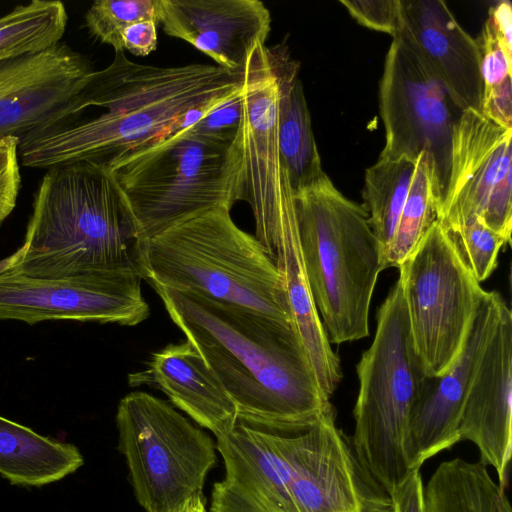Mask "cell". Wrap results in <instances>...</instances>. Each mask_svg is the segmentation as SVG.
Returning <instances> with one entry per match:
<instances>
[{
    "label": "cell",
    "mask_w": 512,
    "mask_h": 512,
    "mask_svg": "<svg viewBox=\"0 0 512 512\" xmlns=\"http://www.w3.org/2000/svg\"><path fill=\"white\" fill-rule=\"evenodd\" d=\"M483 94L480 112L493 122L512 128V45L486 19L480 38Z\"/></svg>",
    "instance_id": "27"
},
{
    "label": "cell",
    "mask_w": 512,
    "mask_h": 512,
    "mask_svg": "<svg viewBox=\"0 0 512 512\" xmlns=\"http://www.w3.org/2000/svg\"><path fill=\"white\" fill-rule=\"evenodd\" d=\"M142 21L159 23L158 0H97L85 15L89 32L114 51H123L121 32Z\"/></svg>",
    "instance_id": "30"
},
{
    "label": "cell",
    "mask_w": 512,
    "mask_h": 512,
    "mask_svg": "<svg viewBox=\"0 0 512 512\" xmlns=\"http://www.w3.org/2000/svg\"><path fill=\"white\" fill-rule=\"evenodd\" d=\"M129 384L161 390L215 437L228 431L238 416L235 403L187 339L153 353L144 370L129 376Z\"/></svg>",
    "instance_id": "21"
},
{
    "label": "cell",
    "mask_w": 512,
    "mask_h": 512,
    "mask_svg": "<svg viewBox=\"0 0 512 512\" xmlns=\"http://www.w3.org/2000/svg\"><path fill=\"white\" fill-rule=\"evenodd\" d=\"M378 96L385 129L378 158L424 155L438 215L448 186L453 131L463 110L397 36L385 56Z\"/></svg>",
    "instance_id": "11"
},
{
    "label": "cell",
    "mask_w": 512,
    "mask_h": 512,
    "mask_svg": "<svg viewBox=\"0 0 512 512\" xmlns=\"http://www.w3.org/2000/svg\"><path fill=\"white\" fill-rule=\"evenodd\" d=\"M19 139H0V226L16 206L20 189Z\"/></svg>",
    "instance_id": "33"
},
{
    "label": "cell",
    "mask_w": 512,
    "mask_h": 512,
    "mask_svg": "<svg viewBox=\"0 0 512 512\" xmlns=\"http://www.w3.org/2000/svg\"><path fill=\"white\" fill-rule=\"evenodd\" d=\"M141 276L95 272L60 278H33L0 270V319L36 324L77 320L136 326L150 315Z\"/></svg>",
    "instance_id": "12"
},
{
    "label": "cell",
    "mask_w": 512,
    "mask_h": 512,
    "mask_svg": "<svg viewBox=\"0 0 512 512\" xmlns=\"http://www.w3.org/2000/svg\"><path fill=\"white\" fill-rule=\"evenodd\" d=\"M441 225L459 256L479 283L493 273L498 265L501 248L511 243L477 218H468L451 224L441 223Z\"/></svg>",
    "instance_id": "29"
},
{
    "label": "cell",
    "mask_w": 512,
    "mask_h": 512,
    "mask_svg": "<svg viewBox=\"0 0 512 512\" xmlns=\"http://www.w3.org/2000/svg\"><path fill=\"white\" fill-rule=\"evenodd\" d=\"M141 266L151 287L195 293L295 330L278 268L259 240L234 223L227 207L144 240Z\"/></svg>",
    "instance_id": "4"
},
{
    "label": "cell",
    "mask_w": 512,
    "mask_h": 512,
    "mask_svg": "<svg viewBox=\"0 0 512 512\" xmlns=\"http://www.w3.org/2000/svg\"><path fill=\"white\" fill-rule=\"evenodd\" d=\"M435 220L437 215L429 171L424 155H419L408 196L393 238L383 256V270L399 268Z\"/></svg>",
    "instance_id": "28"
},
{
    "label": "cell",
    "mask_w": 512,
    "mask_h": 512,
    "mask_svg": "<svg viewBox=\"0 0 512 512\" xmlns=\"http://www.w3.org/2000/svg\"><path fill=\"white\" fill-rule=\"evenodd\" d=\"M170 512H206L202 495L194 496Z\"/></svg>",
    "instance_id": "37"
},
{
    "label": "cell",
    "mask_w": 512,
    "mask_h": 512,
    "mask_svg": "<svg viewBox=\"0 0 512 512\" xmlns=\"http://www.w3.org/2000/svg\"><path fill=\"white\" fill-rule=\"evenodd\" d=\"M426 512H512L505 488L482 462H442L424 487Z\"/></svg>",
    "instance_id": "24"
},
{
    "label": "cell",
    "mask_w": 512,
    "mask_h": 512,
    "mask_svg": "<svg viewBox=\"0 0 512 512\" xmlns=\"http://www.w3.org/2000/svg\"><path fill=\"white\" fill-rule=\"evenodd\" d=\"M243 89V73L210 64L144 65L115 51L110 65L92 71L77 95L89 115L19 143L23 166L46 168L90 161L110 168L197 121Z\"/></svg>",
    "instance_id": "1"
},
{
    "label": "cell",
    "mask_w": 512,
    "mask_h": 512,
    "mask_svg": "<svg viewBox=\"0 0 512 512\" xmlns=\"http://www.w3.org/2000/svg\"><path fill=\"white\" fill-rule=\"evenodd\" d=\"M163 31L184 40L217 66L242 72L271 29L269 9L259 0H158Z\"/></svg>",
    "instance_id": "19"
},
{
    "label": "cell",
    "mask_w": 512,
    "mask_h": 512,
    "mask_svg": "<svg viewBox=\"0 0 512 512\" xmlns=\"http://www.w3.org/2000/svg\"><path fill=\"white\" fill-rule=\"evenodd\" d=\"M242 106L241 92L181 130L211 142L231 145L240 127Z\"/></svg>",
    "instance_id": "31"
},
{
    "label": "cell",
    "mask_w": 512,
    "mask_h": 512,
    "mask_svg": "<svg viewBox=\"0 0 512 512\" xmlns=\"http://www.w3.org/2000/svg\"><path fill=\"white\" fill-rule=\"evenodd\" d=\"M291 427L238 415L216 436L225 476L213 486L209 512H301L287 456Z\"/></svg>",
    "instance_id": "15"
},
{
    "label": "cell",
    "mask_w": 512,
    "mask_h": 512,
    "mask_svg": "<svg viewBox=\"0 0 512 512\" xmlns=\"http://www.w3.org/2000/svg\"><path fill=\"white\" fill-rule=\"evenodd\" d=\"M488 21L495 31L512 45V7L511 2L502 0L496 2L489 9Z\"/></svg>",
    "instance_id": "36"
},
{
    "label": "cell",
    "mask_w": 512,
    "mask_h": 512,
    "mask_svg": "<svg viewBox=\"0 0 512 512\" xmlns=\"http://www.w3.org/2000/svg\"><path fill=\"white\" fill-rule=\"evenodd\" d=\"M157 25L155 21H142L127 26L120 35L122 50L136 56L149 55L157 47Z\"/></svg>",
    "instance_id": "35"
},
{
    "label": "cell",
    "mask_w": 512,
    "mask_h": 512,
    "mask_svg": "<svg viewBox=\"0 0 512 512\" xmlns=\"http://www.w3.org/2000/svg\"><path fill=\"white\" fill-rule=\"evenodd\" d=\"M67 12L60 1L34 0L0 17V63L37 54L65 34Z\"/></svg>",
    "instance_id": "26"
},
{
    "label": "cell",
    "mask_w": 512,
    "mask_h": 512,
    "mask_svg": "<svg viewBox=\"0 0 512 512\" xmlns=\"http://www.w3.org/2000/svg\"><path fill=\"white\" fill-rule=\"evenodd\" d=\"M512 314L502 309L467 394L459 424L460 440L473 442L481 462L497 472L506 488L512 452Z\"/></svg>",
    "instance_id": "20"
},
{
    "label": "cell",
    "mask_w": 512,
    "mask_h": 512,
    "mask_svg": "<svg viewBox=\"0 0 512 512\" xmlns=\"http://www.w3.org/2000/svg\"><path fill=\"white\" fill-rule=\"evenodd\" d=\"M290 57L284 43H258L242 70V116L233 144L242 162V200L264 248L283 222L296 218L295 192L279 148L282 77Z\"/></svg>",
    "instance_id": "10"
},
{
    "label": "cell",
    "mask_w": 512,
    "mask_h": 512,
    "mask_svg": "<svg viewBox=\"0 0 512 512\" xmlns=\"http://www.w3.org/2000/svg\"><path fill=\"white\" fill-rule=\"evenodd\" d=\"M116 424L119 449L146 512H170L202 495L216 463V445L209 435L171 404L143 391L120 400Z\"/></svg>",
    "instance_id": "8"
},
{
    "label": "cell",
    "mask_w": 512,
    "mask_h": 512,
    "mask_svg": "<svg viewBox=\"0 0 512 512\" xmlns=\"http://www.w3.org/2000/svg\"><path fill=\"white\" fill-rule=\"evenodd\" d=\"M152 288L238 415L311 427L334 410L293 328L195 293Z\"/></svg>",
    "instance_id": "2"
},
{
    "label": "cell",
    "mask_w": 512,
    "mask_h": 512,
    "mask_svg": "<svg viewBox=\"0 0 512 512\" xmlns=\"http://www.w3.org/2000/svg\"><path fill=\"white\" fill-rule=\"evenodd\" d=\"M398 269L416 353L429 376L442 375L460 353L487 291L438 220Z\"/></svg>",
    "instance_id": "9"
},
{
    "label": "cell",
    "mask_w": 512,
    "mask_h": 512,
    "mask_svg": "<svg viewBox=\"0 0 512 512\" xmlns=\"http://www.w3.org/2000/svg\"><path fill=\"white\" fill-rule=\"evenodd\" d=\"M295 210L311 296L328 341L367 337L383 266L365 207L344 196L326 175L296 192Z\"/></svg>",
    "instance_id": "5"
},
{
    "label": "cell",
    "mask_w": 512,
    "mask_h": 512,
    "mask_svg": "<svg viewBox=\"0 0 512 512\" xmlns=\"http://www.w3.org/2000/svg\"><path fill=\"white\" fill-rule=\"evenodd\" d=\"M92 71L85 56L62 42L0 63V139L20 143L76 120L77 95Z\"/></svg>",
    "instance_id": "16"
},
{
    "label": "cell",
    "mask_w": 512,
    "mask_h": 512,
    "mask_svg": "<svg viewBox=\"0 0 512 512\" xmlns=\"http://www.w3.org/2000/svg\"><path fill=\"white\" fill-rule=\"evenodd\" d=\"M512 128L480 111L463 110L456 124L446 194L437 215L442 224L477 218L511 241Z\"/></svg>",
    "instance_id": "13"
},
{
    "label": "cell",
    "mask_w": 512,
    "mask_h": 512,
    "mask_svg": "<svg viewBox=\"0 0 512 512\" xmlns=\"http://www.w3.org/2000/svg\"><path fill=\"white\" fill-rule=\"evenodd\" d=\"M392 512H426L419 468L413 469L390 495Z\"/></svg>",
    "instance_id": "34"
},
{
    "label": "cell",
    "mask_w": 512,
    "mask_h": 512,
    "mask_svg": "<svg viewBox=\"0 0 512 512\" xmlns=\"http://www.w3.org/2000/svg\"><path fill=\"white\" fill-rule=\"evenodd\" d=\"M356 372L352 448L365 472L390 497L412 471L406 451L409 420L430 377L412 342L399 279L378 309L374 339Z\"/></svg>",
    "instance_id": "6"
},
{
    "label": "cell",
    "mask_w": 512,
    "mask_h": 512,
    "mask_svg": "<svg viewBox=\"0 0 512 512\" xmlns=\"http://www.w3.org/2000/svg\"><path fill=\"white\" fill-rule=\"evenodd\" d=\"M83 463L75 445L0 416V474L11 484L47 485L74 473Z\"/></svg>",
    "instance_id": "22"
},
{
    "label": "cell",
    "mask_w": 512,
    "mask_h": 512,
    "mask_svg": "<svg viewBox=\"0 0 512 512\" xmlns=\"http://www.w3.org/2000/svg\"><path fill=\"white\" fill-rule=\"evenodd\" d=\"M110 171L144 241L210 209L242 200L240 154L184 130L117 160Z\"/></svg>",
    "instance_id": "7"
},
{
    "label": "cell",
    "mask_w": 512,
    "mask_h": 512,
    "mask_svg": "<svg viewBox=\"0 0 512 512\" xmlns=\"http://www.w3.org/2000/svg\"><path fill=\"white\" fill-rule=\"evenodd\" d=\"M350 15L361 25L392 38L400 27V0H340Z\"/></svg>",
    "instance_id": "32"
},
{
    "label": "cell",
    "mask_w": 512,
    "mask_h": 512,
    "mask_svg": "<svg viewBox=\"0 0 512 512\" xmlns=\"http://www.w3.org/2000/svg\"><path fill=\"white\" fill-rule=\"evenodd\" d=\"M287 456L301 512H392L389 495L336 426L334 410L311 427H291Z\"/></svg>",
    "instance_id": "14"
},
{
    "label": "cell",
    "mask_w": 512,
    "mask_h": 512,
    "mask_svg": "<svg viewBox=\"0 0 512 512\" xmlns=\"http://www.w3.org/2000/svg\"><path fill=\"white\" fill-rule=\"evenodd\" d=\"M505 304L498 292L487 291L452 365L429 377L409 420L406 451L412 470L460 441L464 403Z\"/></svg>",
    "instance_id": "17"
},
{
    "label": "cell",
    "mask_w": 512,
    "mask_h": 512,
    "mask_svg": "<svg viewBox=\"0 0 512 512\" xmlns=\"http://www.w3.org/2000/svg\"><path fill=\"white\" fill-rule=\"evenodd\" d=\"M136 222L109 168L73 161L47 169L23 245L4 267L33 278L129 272L142 278Z\"/></svg>",
    "instance_id": "3"
},
{
    "label": "cell",
    "mask_w": 512,
    "mask_h": 512,
    "mask_svg": "<svg viewBox=\"0 0 512 512\" xmlns=\"http://www.w3.org/2000/svg\"><path fill=\"white\" fill-rule=\"evenodd\" d=\"M395 36L423 61L459 108L481 110L478 42L444 1L400 0V27Z\"/></svg>",
    "instance_id": "18"
},
{
    "label": "cell",
    "mask_w": 512,
    "mask_h": 512,
    "mask_svg": "<svg viewBox=\"0 0 512 512\" xmlns=\"http://www.w3.org/2000/svg\"><path fill=\"white\" fill-rule=\"evenodd\" d=\"M416 159L405 156L378 158L365 171L363 206L368 213L369 225L381 246L382 260L408 196Z\"/></svg>",
    "instance_id": "25"
},
{
    "label": "cell",
    "mask_w": 512,
    "mask_h": 512,
    "mask_svg": "<svg viewBox=\"0 0 512 512\" xmlns=\"http://www.w3.org/2000/svg\"><path fill=\"white\" fill-rule=\"evenodd\" d=\"M299 70V63L290 57L282 77L279 120L280 153L295 194L327 175L322 168Z\"/></svg>",
    "instance_id": "23"
}]
</instances>
